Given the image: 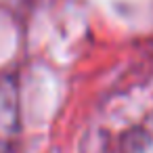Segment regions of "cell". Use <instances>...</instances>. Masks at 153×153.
Returning a JSON list of instances; mask_svg holds the SVG:
<instances>
[]
</instances>
